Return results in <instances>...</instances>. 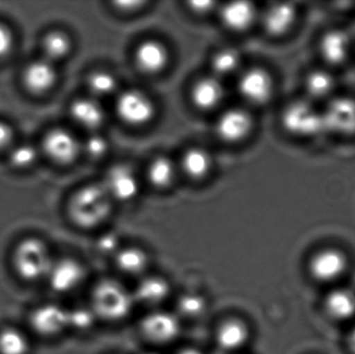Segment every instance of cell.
<instances>
[{"label":"cell","instance_id":"16","mask_svg":"<svg viewBox=\"0 0 355 354\" xmlns=\"http://www.w3.org/2000/svg\"><path fill=\"white\" fill-rule=\"evenodd\" d=\"M110 197L119 201L127 202L135 199L139 193V181L128 166H118L112 168L104 182Z\"/></svg>","mask_w":355,"mask_h":354},{"label":"cell","instance_id":"5","mask_svg":"<svg viewBox=\"0 0 355 354\" xmlns=\"http://www.w3.org/2000/svg\"><path fill=\"white\" fill-rule=\"evenodd\" d=\"M141 337L150 344L166 346L178 340L182 332V320L175 312L157 309L148 311L139 324Z\"/></svg>","mask_w":355,"mask_h":354},{"label":"cell","instance_id":"19","mask_svg":"<svg viewBox=\"0 0 355 354\" xmlns=\"http://www.w3.org/2000/svg\"><path fill=\"white\" fill-rule=\"evenodd\" d=\"M114 266L123 276L141 278L148 274L150 260L147 251L141 247H121L114 256Z\"/></svg>","mask_w":355,"mask_h":354},{"label":"cell","instance_id":"22","mask_svg":"<svg viewBox=\"0 0 355 354\" xmlns=\"http://www.w3.org/2000/svg\"><path fill=\"white\" fill-rule=\"evenodd\" d=\"M325 311L337 321H346L355 316V293L347 288H338L329 293L324 301Z\"/></svg>","mask_w":355,"mask_h":354},{"label":"cell","instance_id":"12","mask_svg":"<svg viewBox=\"0 0 355 354\" xmlns=\"http://www.w3.org/2000/svg\"><path fill=\"white\" fill-rule=\"evenodd\" d=\"M116 112L127 124L141 126L153 118L155 107L145 94L139 91H127L119 98Z\"/></svg>","mask_w":355,"mask_h":354},{"label":"cell","instance_id":"17","mask_svg":"<svg viewBox=\"0 0 355 354\" xmlns=\"http://www.w3.org/2000/svg\"><path fill=\"white\" fill-rule=\"evenodd\" d=\"M56 71L52 62L45 58L27 64L22 75L23 85L29 93L42 95L52 89L56 82Z\"/></svg>","mask_w":355,"mask_h":354},{"label":"cell","instance_id":"34","mask_svg":"<svg viewBox=\"0 0 355 354\" xmlns=\"http://www.w3.org/2000/svg\"><path fill=\"white\" fill-rule=\"evenodd\" d=\"M89 91L97 97L112 95L116 87V80L112 74L106 72L94 73L87 81Z\"/></svg>","mask_w":355,"mask_h":354},{"label":"cell","instance_id":"18","mask_svg":"<svg viewBox=\"0 0 355 354\" xmlns=\"http://www.w3.org/2000/svg\"><path fill=\"white\" fill-rule=\"evenodd\" d=\"M252 118L241 109L225 112L216 124L217 135L227 143H236L245 139L252 130Z\"/></svg>","mask_w":355,"mask_h":354},{"label":"cell","instance_id":"31","mask_svg":"<svg viewBox=\"0 0 355 354\" xmlns=\"http://www.w3.org/2000/svg\"><path fill=\"white\" fill-rule=\"evenodd\" d=\"M211 160L208 154L200 149H191L186 152L182 160V166L188 176L202 178L210 168Z\"/></svg>","mask_w":355,"mask_h":354},{"label":"cell","instance_id":"8","mask_svg":"<svg viewBox=\"0 0 355 354\" xmlns=\"http://www.w3.org/2000/svg\"><path fill=\"white\" fill-rule=\"evenodd\" d=\"M87 278V268L74 258L54 260L49 274L46 278L52 292L64 295L75 292L80 288Z\"/></svg>","mask_w":355,"mask_h":354},{"label":"cell","instance_id":"44","mask_svg":"<svg viewBox=\"0 0 355 354\" xmlns=\"http://www.w3.org/2000/svg\"><path fill=\"white\" fill-rule=\"evenodd\" d=\"M141 354H160V353H155V351H148V353H141Z\"/></svg>","mask_w":355,"mask_h":354},{"label":"cell","instance_id":"37","mask_svg":"<svg viewBox=\"0 0 355 354\" xmlns=\"http://www.w3.org/2000/svg\"><path fill=\"white\" fill-rule=\"evenodd\" d=\"M120 249L119 237L114 233L104 234L98 240V249L101 251L102 255H112L114 257Z\"/></svg>","mask_w":355,"mask_h":354},{"label":"cell","instance_id":"41","mask_svg":"<svg viewBox=\"0 0 355 354\" xmlns=\"http://www.w3.org/2000/svg\"><path fill=\"white\" fill-rule=\"evenodd\" d=\"M177 354H206L204 351H200V348L196 347L188 346L184 347V348L180 349Z\"/></svg>","mask_w":355,"mask_h":354},{"label":"cell","instance_id":"23","mask_svg":"<svg viewBox=\"0 0 355 354\" xmlns=\"http://www.w3.org/2000/svg\"><path fill=\"white\" fill-rule=\"evenodd\" d=\"M73 120L83 128L97 130L105 120L103 108L94 99H78L70 108Z\"/></svg>","mask_w":355,"mask_h":354},{"label":"cell","instance_id":"42","mask_svg":"<svg viewBox=\"0 0 355 354\" xmlns=\"http://www.w3.org/2000/svg\"><path fill=\"white\" fill-rule=\"evenodd\" d=\"M348 344H349L352 353L355 354V328H354V330L350 333L349 338H348Z\"/></svg>","mask_w":355,"mask_h":354},{"label":"cell","instance_id":"33","mask_svg":"<svg viewBox=\"0 0 355 354\" xmlns=\"http://www.w3.org/2000/svg\"><path fill=\"white\" fill-rule=\"evenodd\" d=\"M37 159V149L29 143L17 145L10 153V163L19 170L31 168Z\"/></svg>","mask_w":355,"mask_h":354},{"label":"cell","instance_id":"30","mask_svg":"<svg viewBox=\"0 0 355 354\" xmlns=\"http://www.w3.org/2000/svg\"><path fill=\"white\" fill-rule=\"evenodd\" d=\"M99 320L96 317L93 309L89 305H79L72 309H68L69 330L76 333L91 332Z\"/></svg>","mask_w":355,"mask_h":354},{"label":"cell","instance_id":"9","mask_svg":"<svg viewBox=\"0 0 355 354\" xmlns=\"http://www.w3.org/2000/svg\"><path fill=\"white\" fill-rule=\"evenodd\" d=\"M252 330L245 320L237 316L225 318L214 333L215 343L220 351L230 354L241 353L250 342Z\"/></svg>","mask_w":355,"mask_h":354},{"label":"cell","instance_id":"4","mask_svg":"<svg viewBox=\"0 0 355 354\" xmlns=\"http://www.w3.org/2000/svg\"><path fill=\"white\" fill-rule=\"evenodd\" d=\"M282 124L289 134L312 139L325 133L322 109L306 98L290 102L282 114Z\"/></svg>","mask_w":355,"mask_h":354},{"label":"cell","instance_id":"29","mask_svg":"<svg viewBox=\"0 0 355 354\" xmlns=\"http://www.w3.org/2000/svg\"><path fill=\"white\" fill-rule=\"evenodd\" d=\"M176 311L180 319L196 320L202 317L208 310V303L202 295L187 293L178 299Z\"/></svg>","mask_w":355,"mask_h":354},{"label":"cell","instance_id":"39","mask_svg":"<svg viewBox=\"0 0 355 354\" xmlns=\"http://www.w3.org/2000/svg\"><path fill=\"white\" fill-rule=\"evenodd\" d=\"M14 139L12 127L8 123L0 121V152L10 147Z\"/></svg>","mask_w":355,"mask_h":354},{"label":"cell","instance_id":"7","mask_svg":"<svg viewBox=\"0 0 355 354\" xmlns=\"http://www.w3.org/2000/svg\"><path fill=\"white\" fill-rule=\"evenodd\" d=\"M325 133L352 136L355 135V99L337 96L327 102L322 109Z\"/></svg>","mask_w":355,"mask_h":354},{"label":"cell","instance_id":"13","mask_svg":"<svg viewBox=\"0 0 355 354\" xmlns=\"http://www.w3.org/2000/svg\"><path fill=\"white\" fill-rule=\"evenodd\" d=\"M352 39L348 31L341 28L327 30L319 42L321 57L329 66H342L352 54Z\"/></svg>","mask_w":355,"mask_h":354},{"label":"cell","instance_id":"40","mask_svg":"<svg viewBox=\"0 0 355 354\" xmlns=\"http://www.w3.org/2000/svg\"><path fill=\"white\" fill-rule=\"evenodd\" d=\"M213 4L214 3L210 1H196L191 2L190 6H191L192 10H196V12H206L212 8Z\"/></svg>","mask_w":355,"mask_h":354},{"label":"cell","instance_id":"25","mask_svg":"<svg viewBox=\"0 0 355 354\" xmlns=\"http://www.w3.org/2000/svg\"><path fill=\"white\" fill-rule=\"evenodd\" d=\"M256 18V10L250 2H232L223 6L221 19L225 26L232 30L248 29Z\"/></svg>","mask_w":355,"mask_h":354},{"label":"cell","instance_id":"26","mask_svg":"<svg viewBox=\"0 0 355 354\" xmlns=\"http://www.w3.org/2000/svg\"><path fill=\"white\" fill-rule=\"evenodd\" d=\"M223 98V87L216 78L198 81L192 89V101L200 109L216 107Z\"/></svg>","mask_w":355,"mask_h":354},{"label":"cell","instance_id":"43","mask_svg":"<svg viewBox=\"0 0 355 354\" xmlns=\"http://www.w3.org/2000/svg\"><path fill=\"white\" fill-rule=\"evenodd\" d=\"M141 2H120L119 6L126 8L125 10H131L132 8H137V6H141Z\"/></svg>","mask_w":355,"mask_h":354},{"label":"cell","instance_id":"14","mask_svg":"<svg viewBox=\"0 0 355 354\" xmlns=\"http://www.w3.org/2000/svg\"><path fill=\"white\" fill-rule=\"evenodd\" d=\"M238 87L242 97L254 105H263L272 97V78L263 69H252L244 73Z\"/></svg>","mask_w":355,"mask_h":354},{"label":"cell","instance_id":"10","mask_svg":"<svg viewBox=\"0 0 355 354\" xmlns=\"http://www.w3.org/2000/svg\"><path fill=\"white\" fill-rule=\"evenodd\" d=\"M172 287L164 276L157 274H146L139 278L132 295L135 305L143 306L146 309H162V306L170 299Z\"/></svg>","mask_w":355,"mask_h":354},{"label":"cell","instance_id":"3","mask_svg":"<svg viewBox=\"0 0 355 354\" xmlns=\"http://www.w3.org/2000/svg\"><path fill=\"white\" fill-rule=\"evenodd\" d=\"M112 211V197L103 184L89 185L71 200L69 215L75 226L92 230L103 224Z\"/></svg>","mask_w":355,"mask_h":354},{"label":"cell","instance_id":"38","mask_svg":"<svg viewBox=\"0 0 355 354\" xmlns=\"http://www.w3.org/2000/svg\"><path fill=\"white\" fill-rule=\"evenodd\" d=\"M15 37L10 27L0 22V58L6 57L12 52Z\"/></svg>","mask_w":355,"mask_h":354},{"label":"cell","instance_id":"27","mask_svg":"<svg viewBox=\"0 0 355 354\" xmlns=\"http://www.w3.org/2000/svg\"><path fill=\"white\" fill-rule=\"evenodd\" d=\"M28 336L20 328L4 326L0 330V354H31Z\"/></svg>","mask_w":355,"mask_h":354},{"label":"cell","instance_id":"11","mask_svg":"<svg viewBox=\"0 0 355 354\" xmlns=\"http://www.w3.org/2000/svg\"><path fill=\"white\" fill-rule=\"evenodd\" d=\"M311 274L315 280L331 283L341 278L348 268V258L338 249H324L317 251L310 261Z\"/></svg>","mask_w":355,"mask_h":354},{"label":"cell","instance_id":"20","mask_svg":"<svg viewBox=\"0 0 355 354\" xmlns=\"http://www.w3.org/2000/svg\"><path fill=\"white\" fill-rule=\"evenodd\" d=\"M297 19V8L292 3H275L263 16L265 30L273 37L287 35Z\"/></svg>","mask_w":355,"mask_h":354},{"label":"cell","instance_id":"35","mask_svg":"<svg viewBox=\"0 0 355 354\" xmlns=\"http://www.w3.org/2000/svg\"><path fill=\"white\" fill-rule=\"evenodd\" d=\"M239 55L233 49H225L219 51L212 60V69L215 74L230 75L233 73L239 64Z\"/></svg>","mask_w":355,"mask_h":354},{"label":"cell","instance_id":"36","mask_svg":"<svg viewBox=\"0 0 355 354\" xmlns=\"http://www.w3.org/2000/svg\"><path fill=\"white\" fill-rule=\"evenodd\" d=\"M85 150L91 157L100 158L107 152L108 143L102 135L93 133L85 141Z\"/></svg>","mask_w":355,"mask_h":354},{"label":"cell","instance_id":"21","mask_svg":"<svg viewBox=\"0 0 355 354\" xmlns=\"http://www.w3.org/2000/svg\"><path fill=\"white\" fill-rule=\"evenodd\" d=\"M337 80L335 75L331 74L327 69H316L311 71L304 78V91L306 99L317 102L329 101L335 97Z\"/></svg>","mask_w":355,"mask_h":354},{"label":"cell","instance_id":"1","mask_svg":"<svg viewBox=\"0 0 355 354\" xmlns=\"http://www.w3.org/2000/svg\"><path fill=\"white\" fill-rule=\"evenodd\" d=\"M89 305L98 320L108 324L124 321L137 306L132 291L114 278H103L94 286Z\"/></svg>","mask_w":355,"mask_h":354},{"label":"cell","instance_id":"32","mask_svg":"<svg viewBox=\"0 0 355 354\" xmlns=\"http://www.w3.org/2000/svg\"><path fill=\"white\" fill-rule=\"evenodd\" d=\"M175 168L168 158L160 157L154 160L149 168L148 177L152 184L157 187L168 186L174 178Z\"/></svg>","mask_w":355,"mask_h":354},{"label":"cell","instance_id":"6","mask_svg":"<svg viewBox=\"0 0 355 354\" xmlns=\"http://www.w3.org/2000/svg\"><path fill=\"white\" fill-rule=\"evenodd\" d=\"M28 326L40 338H58L69 330L68 309L58 303H41L29 313Z\"/></svg>","mask_w":355,"mask_h":354},{"label":"cell","instance_id":"45","mask_svg":"<svg viewBox=\"0 0 355 354\" xmlns=\"http://www.w3.org/2000/svg\"><path fill=\"white\" fill-rule=\"evenodd\" d=\"M237 354H245V353H237Z\"/></svg>","mask_w":355,"mask_h":354},{"label":"cell","instance_id":"15","mask_svg":"<svg viewBox=\"0 0 355 354\" xmlns=\"http://www.w3.org/2000/svg\"><path fill=\"white\" fill-rule=\"evenodd\" d=\"M44 151L48 157L60 164L74 161L80 151V145L74 135L64 129H53L46 134Z\"/></svg>","mask_w":355,"mask_h":354},{"label":"cell","instance_id":"24","mask_svg":"<svg viewBox=\"0 0 355 354\" xmlns=\"http://www.w3.org/2000/svg\"><path fill=\"white\" fill-rule=\"evenodd\" d=\"M137 62L144 72H160L168 62V52L162 44L148 41L137 48Z\"/></svg>","mask_w":355,"mask_h":354},{"label":"cell","instance_id":"28","mask_svg":"<svg viewBox=\"0 0 355 354\" xmlns=\"http://www.w3.org/2000/svg\"><path fill=\"white\" fill-rule=\"evenodd\" d=\"M71 46L72 44L68 35L60 30L50 31L43 37L42 42L43 58L53 64L68 55Z\"/></svg>","mask_w":355,"mask_h":354},{"label":"cell","instance_id":"2","mask_svg":"<svg viewBox=\"0 0 355 354\" xmlns=\"http://www.w3.org/2000/svg\"><path fill=\"white\" fill-rule=\"evenodd\" d=\"M53 262L47 243L33 236L19 241L15 245L10 257V263L17 278L27 284L46 281Z\"/></svg>","mask_w":355,"mask_h":354}]
</instances>
